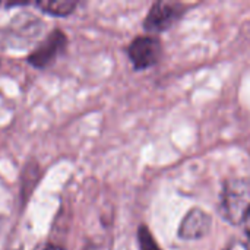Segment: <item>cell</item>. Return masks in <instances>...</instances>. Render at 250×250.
<instances>
[{"mask_svg":"<svg viewBox=\"0 0 250 250\" xmlns=\"http://www.w3.org/2000/svg\"><path fill=\"white\" fill-rule=\"evenodd\" d=\"M21 201H23V204L29 199L32 190L35 189L40 177H41V171L37 163H28L21 174Z\"/></svg>","mask_w":250,"mask_h":250,"instance_id":"cell-6","label":"cell"},{"mask_svg":"<svg viewBox=\"0 0 250 250\" xmlns=\"http://www.w3.org/2000/svg\"><path fill=\"white\" fill-rule=\"evenodd\" d=\"M78 3L76 1H37L35 7H38L40 10H42L47 15L51 16H57V18H63V16H69L70 13H73V10L76 9Z\"/></svg>","mask_w":250,"mask_h":250,"instance_id":"cell-7","label":"cell"},{"mask_svg":"<svg viewBox=\"0 0 250 250\" xmlns=\"http://www.w3.org/2000/svg\"><path fill=\"white\" fill-rule=\"evenodd\" d=\"M223 217L233 226L246 223L250 218V179L236 177L226 182L221 193Z\"/></svg>","mask_w":250,"mask_h":250,"instance_id":"cell-1","label":"cell"},{"mask_svg":"<svg viewBox=\"0 0 250 250\" xmlns=\"http://www.w3.org/2000/svg\"><path fill=\"white\" fill-rule=\"evenodd\" d=\"M182 15L183 6L180 3L157 1L152 4L146 19L144 21V28L149 32L166 31L173 26Z\"/></svg>","mask_w":250,"mask_h":250,"instance_id":"cell-3","label":"cell"},{"mask_svg":"<svg viewBox=\"0 0 250 250\" xmlns=\"http://www.w3.org/2000/svg\"><path fill=\"white\" fill-rule=\"evenodd\" d=\"M211 230V217L202 209H190L183 218L179 236L185 240H196L208 234Z\"/></svg>","mask_w":250,"mask_h":250,"instance_id":"cell-5","label":"cell"},{"mask_svg":"<svg viewBox=\"0 0 250 250\" xmlns=\"http://www.w3.org/2000/svg\"><path fill=\"white\" fill-rule=\"evenodd\" d=\"M246 249L250 250V221L248 224V229H246Z\"/></svg>","mask_w":250,"mask_h":250,"instance_id":"cell-10","label":"cell"},{"mask_svg":"<svg viewBox=\"0 0 250 250\" xmlns=\"http://www.w3.org/2000/svg\"><path fill=\"white\" fill-rule=\"evenodd\" d=\"M66 47H67L66 34L62 29L56 28L37 45L35 50H32L28 54L26 62L35 69H45L51 66L57 60V57L66 51Z\"/></svg>","mask_w":250,"mask_h":250,"instance_id":"cell-2","label":"cell"},{"mask_svg":"<svg viewBox=\"0 0 250 250\" xmlns=\"http://www.w3.org/2000/svg\"><path fill=\"white\" fill-rule=\"evenodd\" d=\"M13 250H23V248H18V249H13Z\"/></svg>","mask_w":250,"mask_h":250,"instance_id":"cell-11","label":"cell"},{"mask_svg":"<svg viewBox=\"0 0 250 250\" xmlns=\"http://www.w3.org/2000/svg\"><path fill=\"white\" fill-rule=\"evenodd\" d=\"M138 240H139V249L141 250H161L160 246L157 245V242L154 240L151 231L145 226L139 227V230H138Z\"/></svg>","mask_w":250,"mask_h":250,"instance_id":"cell-8","label":"cell"},{"mask_svg":"<svg viewBox=\"0 0 250 250\" xmlns=\"http://www.w3.org/2000/svg\"><path fill=\"white\" fill-rule=\"evenodd\" d=\"M40 250H66L64 248H62V246H59V245H54V243H47V245H44L42 248Z\"/></svg>","mask_w":250,"mask_h":250,"instance_id":"cell-9","label":"cell"},{"mask_svg":"<svg viewBox=\"0 0 250 250\" xmlns=\"http://www.w3.org/2000/svg\"><path fill=\"white\" fill-rule=\"evenodd\" d=\"M127 54L135 69H148L160 60L161 42L155 37H138L130 42Z\"/></svg>","mask_w":250,"mask_h":250,"instance_id":"cell-4","label":"cell"}]
</instances>
